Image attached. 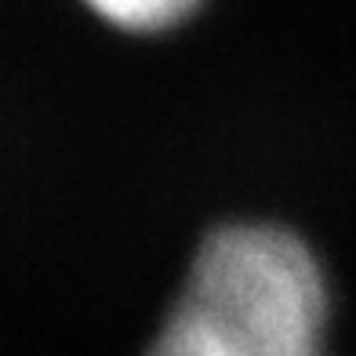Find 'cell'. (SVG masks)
I'll return each instance as SVG.
<instances>
[{
  "instance_id": "obj_1",
  "label": "cell",
  "mask_w": 356,
  "mask_h": 356,
  "mask_svg": "<svg viewBox=\"0 0 356 356\" xmlns=\"http://www.w3.org/2000/svg\"><path fill=\"white\" fill-rule=\"evenodd\" d=\"M331 287L316 251L277 222L204 236L145 356H331Z\"/></svg>"
},
{
  "instance_id": "obj_2",
  "label": "cell",
  "mask_w": 356,
  "mask_h": 356,
  "mask_svg": "<svg viewBox=\"0 0 356 356\" xmlns=\"http://www.w3.org/2000/svg\"><path fill=\"white\" fill-rule=\"evenodd\" d=\"M91 19L127 37H164L204 11L207 0H76Z\"/></svg>"
}]
</instances>
